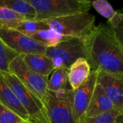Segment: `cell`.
<instances>
[{
  "label": "cell",
  "mask_w": 123,
  "mask_h": 123,
  "mask_svg": "<svg viewBox=\"0 0 123 123\" xmlns=\"http://www.w3.org/2000/svg\"><path fill=\"white\" fill-rule=\"evenodd\" d=\"M85 47L92 71L123 76V47L107 24L94 26L85 38Z\"/></svg>",
  "instance_id": "obj_1"
},
{
  "label": "cell",
  "mask_w": 123,
  "mask_h": 123,
  "mask_svg": "<svg viewBox=\"0 0 123 123\" xmlns=\"http://www.w3.org/2000/svg\"><path fill=\"white\" fill-rule=\"evenodd\" d=\"M36 11L35 20L45 21L73 14L89 12L92 6L86 0H27Z\"/></svg>",
  "instance_id": "obj_2"
},
{
  "label": "cell",
  "mask_w": 123,
  "mask_h": 123,
  "mask_svg": "<svg viewBox=\"0 0 123 123\" xmlns=\"http://www.w3.org/2000/svg\"><path fill=\"white\" fill-rule=\"evenodd\" d=\"M0 78L10 87L29 115L31 123H50L46 109L42 102L20 81L9 72L0 71Z\"/></svg>",
  "instance_id": "obj_3"
},
{
  "label": "cell",
  "mask_w": 123,
  "mask_h": 123,
  "mask_svg": "<svg viewBox=\"0 0 123 123\" xmlns=\"http://www.w3.org/2000/svg\"><path fill=\"white\" fill-rule=\"evenodd\" d=\"M45 22L50 29L63 36L85 39L95 26V17L89 12H81Z\"/></svg>",
  "instance_id": "obj_4"
},
{
  "label": "cell",
  "mask_w": 123,
  "mask_h": 123,
  "mask_svg": "<svg viewBox=\"0 0 123 123\" xmlns=\"http://www.w3.org/2000/svg\"><path fill=\"white\" fill-rule=\"evenodd\" d=\"M9 73L17 77L42 102L45 108L48 96V77L39 75L32 71L23 61L21 55L17 56L9 64Z\"/></svg>",
  "instance_id": "obj_5"
},
{
  "label": "cell",
  "mask_w": 123,
  "mask_h": 123,
  "mask_svg": "<svg viewBox=\"0 0 123 123\" xmlns=\"http://www.w3.org/2000/svg\"><path fill=\"white\" fill-rule=\"evenodd\" d=\"M73 93L71 88L48 92L45 109L50 123H76L72 111Z\"/></svg>",
  "instance_id": "obj_6"
},
{
  "label": "cell",
  "mask_w": 123,
  "mask_h": 123,
  "mask_svg": "<svg viewBox=\"0 0 123 123\" xmlns=\"http://www.w3.org/2000/svg\"><path fill=\"white\" fill-rule=\"evenodd\" d=\"M45 55L50 58L55 69L69 67L79 58H86L85 39L72 37L53 48H48Z\"/></svg>",
  "instance_id": "obj_7"
},
{
  "label": "cell",
  "mask_w": 123,
  "mask_h": 123,
  "mask_svg": "<svg viewBox=\"0 0 123 123\" xmlns=\"http://www.w3.org/2000/svg\"><path fill=\"white\" fill-rule=\"evenodd\" d=\"M0 37L18 55L45 54L48 47L15 30L0 29Z\"/></svg>",
  "instance_id": "obj_8"
},
{
  "label": "cell",
  "mask_w": 123,
  "mask_h": 123,
  "mask_svg": "<svg viewBox=\"0 0 123 123\" xmlns=\"http://www.w3.org/2000/svg\"><path fill=\"white\" fill-rule=\"evenodd\" d=\"M98 73V71H92L87 80L78 89L74 90L72 111L76 123H81L84 118L97 84Z\"/></svg>",
  "instance_id": "obj_9"
},
{
  "label": "cell",
  "mask_w": 123,
  "mask_h": 123,
  "mask_svg": "<svg viewBox=\"0 0 123 123\" xmlns=\"http://www.w3.org/2000/svg\"><path fill=\"white\" fill-rule=\"evenodd\" d=\"M97 83L102 87L118 115L123 114V76L98 71Z\"/></svg>",
  "instance_id": "obj_10"
},
{
  "label": "cell",
  "mask_w": 123,
  "mask_h": 123,
  "mask_svg": "<svg viewBox=\"0 0 123 123\" xmlns=\"http://www.w3.org/2000/svg\"><path fill=\"white\" fill-rule=\"evenodd\" d=\"M114 110L115 106L112 102L102 87L97 83L89 107L84 115V120L93 118Z\"/></svg>",
  "instance_id": "obj_11"
},
{
  "label": "cell",
  "mask_w": 123,
  "mask_h": 123,
  "mask_svg": "<svg viewBox=\"0 0 123 123\" xmlns=\"http://www.w3.org/2000/svg\"><path fill=\"white\" fill-rule=\"evenodd\" d=\"M21 55L25 63L35 73L48 77L55 67L52 60L45 54H24Z\"/></svg>",
  "instance_id": "obj_12"
},
{
  "label": "cell",
  "mask_w": 123,
  "mask_h": 123,
  "mask_svg": "<svg viewBox=\"0 0 123 123\" xmlns=\"http://www.w3.org/2000/svg\"><path fill=\"white\" fill-rule=\"evenodd\" d=\"M92 72L91 66L84 58L77 59L68 68V82L73 90H76L89 78Z\"/></svg>",
  "instance_id": "obj_13"
},
{
  "label": "cell",
  "mask_w": 123,
  "mask_h": 123,
  "mask_svg": "<svg viewBox=\"0 0 123 123\" xmlns=\"http://www.w3.org/2000/svg\"><path fill=\"white\" fill-rule=\"evenodd\" d=\"M0 103L15 112L25 121H29L27 112L21 105L10 87L0 78Z\"/></svg>",
  "instance_id": "obj_14"
},
{
  "label": "cell",
  "mask_w": 123,
  "mask_h": 123,
  "mask_svg": "<svg viewBox=\"0 0 123 123\" xmlns=\"http://www.w3.org/2000/svg\"><path fill=\"white\" fill-rule=\"evenodd\" d=\"M0 6L23 16L26 20H35L36 18V11L27 0H0Z\"/></svg>",
  "instance_id": "obj_15"
},
{
  "label": "cell",
  "mask_w": 123,
  "mask_h": 123,
  "mask_svg": "<svg viewBox=\"0 0 123 123\" xmlns=\"http://www.w3.org/2000/svg\"><path fill=\"white\" fill-rule=\"evenodd\" d=\"M29 37L44 44L48 48L55 47L59 43L65 40H67L70 38H72L63 36L50 28L48 30H40L37 32H35L30 35Z\"/></svg>",
  "instance_id": "obj_16"
},
{
  "label": "cell",
  "mask_w": 123,
  "mask_h": 123,
  "mask_svg": "<svg viewBox=\"0 0 123 123\" xmlns=\"http://www.w3.org/2000/svg\"><path fill=\"white\" fill-rule=\"evenodd\" d=\"M65 88H71L68 82V69L63 67L55 68L48 79V89L49 92H55Z\"/></svg>",
  "instance_id": "obj_17"
},
{
  "label": "cell",
  "mask_w": 123,
  "mask_h": 123,
  "mask_svg": "<svg viewBox=\"0 0 123 123\" xmlns=\"http://www.w3.org/2000/svg\"><path fill=\"white\" fill-rule=\"evenodd\" d=\"M24 20L25 18L4 7L0 6V29L14 30L17 25Z\"/></svg>",
  "instance_id": "obj_18"
},
{
  "label": "cell",
  "mask_w": 123,
  "mask_h": 123,
  "mask_svg": "<svg viewBox=\"0 0 123 123\" xmlns=\"http://www.w3.org/2000/svg\"><path fill=\"white\" fill-rule=\"evenodd\" d=\"M48 29H49V27L45 21L24 20L20 22L14 30L22 34L30 36L35 32Z\"/></svg>",
  "instance_id": "obj_19"
},
{
  "label": "cell",
  "mask_w": 123,
  "mask_h": 123,
  "mask_svg": "<svg viewBox=\"0 0 123 123\" xmlns=\"http://www.w3.org/2000/svg\"><path fill=\"white\" fill-rule=\"evenodd\" d=\"M18 55L0 37V71L9 73V64Z\"/></svg>",
  "instance_id": "obj_20"
},
{
  "label": "cell",
  "mask_w": 123,
  "mask_h": 123,
  "mask_svg": "<svg viewBox=\"0 0 123 123\" xmlns=\"http://www.w3.org/2000/svg\"><path fill=\"white\" fill-rule=\"evenodd\" d=\"M90 4L100 15L107 19V22L110 21L117 13L112 6L106 0L90 1Z\"/></svg>",
  "instance_id": "obj_21"
},
{
  "label": "cell",
  "mask_w": 123,
  "mask_h": 123,
  "mask_svg": "<svg viewBox=\"0 0 123 123\" xmlns=\"http://www.w3.org/2000/svg\"><path fill=\"white\" fill-rule=\"evenodd\" d=\"M107 24L112 29L115 36L123 47V13L117 12L116 15Z\"/></svg>",
  "instance_id": "obj_22"
},
{
  "label": "cell",
  "mask_w": 123,
  "mask_h": 123,
  "mask_svg": "<svg viewBox=\"0 0 123 123\" xmlns=\"http://www.w3.org/2000/svg\"><path fill=\"white\" fill-rule=\"evenodd\" d=\"M22 117L0 103V123H24Z\"/></svg>",
  "instance_id": "obj_23"
},
{
  "label": "cell",
  "mask_w": 123,
  "mask_h": 123,
  "mask_svg": "<svg viewBox=\"0 0 123 123\" xmlns=\"http://www.w3.org/2000/svg\"><path fill=\"white\" fill-rule=\"evenodd\" d=\"M118 115V113L114 110L93 118L84 119L81 123H117L116 120Z\"/></svg>",
  "instance_id": "obj_24"
},
{
  "label": "cell",
  "mask_w": 123,
  "mask_h": 123,
  "mask_svg": "<svg viewBox=\"0 0 123 123\" xmlns=\"http://www.w3.org/2000/svg\"><path fill=\"white\" fill-rule=\"evenodd\" d=\"M116 123H123V114L120 115L117 117V120H116Z\"/></svg>",
  "instance_id": "obj_25"
},
{
  "label": "cell",
  "mask_w": 123,
  "mask_h": 123,
  "mask_svg": "<svg viewBox=\"0 0 123 123\" xmlns=\"http://www.w3.org/2000/svg\"><path fill=\"white\" fill-rule=\"evenodd\" d=\"M24 123H30V122H28V121H26V122H25Z\"/></svg>",
  "instance_id": "obj_26"
},
{
  "label": "cell",
  "mask_w": 123,
  "mask_h": 123,
  "mask_svg": "<svg viewBox=\"0 0 123 123\" xmlns=\"http://www.w3.org/2000/svg\"><path fill=\"white\" fill-rule=\"evenodd\" d=\"M122 13H123V8L122 9Z\"/></svg>",
  "instance_id": "obj_27"
}]
</instances>
